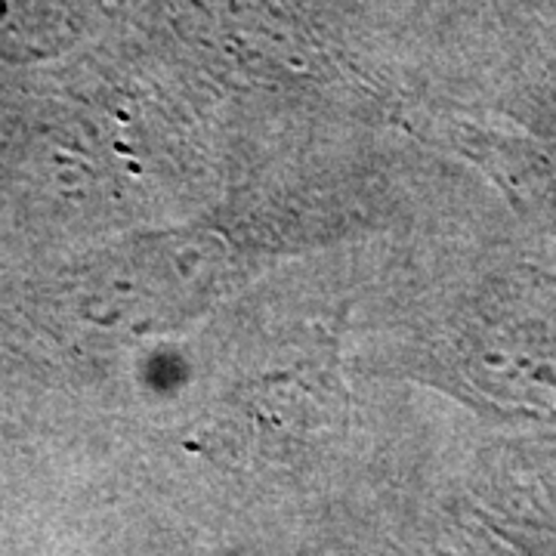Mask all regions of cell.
<instances>
[{"mask_svg": "<svg viewBox=\"0 0 556 556\" xmlns=\"http://www.w3.org/2000/svg\"><path fill=\"white\" fill-rule=\"evenodd\" d=\"M551 127H554L551 134H554V139H556V100H551Z\"/></svg>", "mask_w": 556, "mask_h": 556, "instance_id": "obj_1", "label": "cell"}]
</instances>
